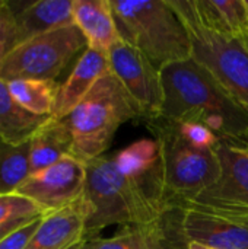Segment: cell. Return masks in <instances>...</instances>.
I'll return each instance as SVG.
<instances>
[{
	"label": "cell",
	"instance_id": "obj_31",
	"mask_svg": "<svg viewBox=\"0 0 248 249\" xmlns=\"http://www.w3.org/2000/svg\"><path fill=\"white\" fill-rule=\"evenodd\" d=\"M83 242V241H82ZM80 248V244H77V245H75V247H72V248H69V249H79Z\"/></svg>",
	"mask_w": 248,
	"mask_h": 249
},
{
	"label": "cell",
	"instance_id": "obj_32",
	"mask_svg": "<svg viewBox=\"0 0 248 249\" xmlns=\"http://www.w3.org/2000/svg\"><path fill=\"white\" fill-rule=\"evenodd\" d=\"M246 1V7H247V16H248V0H244Z\"/></svg>",
	"mask_w": 248,
	"mask_h": 249
},
{
	"label": "cell",
	"instance_id": "obj_27",
	"mask_svg": "<svg viewBox=\"0 0 248 249\" xmlns=\"http://www.w3.org/2000/svg\"><path fill=\"white\" fill-rule=\"evenodd\" d=\"M42 216L25 223L23 226H20L19 229H16L15 232H12L7 238H4L0 242V249H25L26 245L29 244L31 238L34 236L37 228L41 223Z\"/></svg>",
	"mask_w": 248,
	"mask_h": 249
},
{
	"label": "cell",
	"instance_id": "obj_17",
	"mask_svg": "<svg viewBox=\"0 0 248 249\" xmlns=\"http://www.w3.org/2000/svg\"><path fill=\"white\" fill-rule=\"evenodd\" d=\"M72 146L73 140L67 120L48 118L29 140L31 175L72 155Z\"/></svg>",
	"mask_w": 248,
	"mask_h": 249
},
{
	"label": "cell",
	"instance_id": "obj_14",
	"mask_svg": "<svg viewBox=\"0 0 248 249\" xmlns=\"http://www.w3.org/2000/svg\"><path fill=\"white\" fill-rule=\"evenodd\" d=\"M110 70L108 55L86 47L64 83L58 85L50 118L64 120Z\"/></svg>",
	"mask_w": 248,
	"mask_h": 249
},
{
	"label": "cell",
	"instance_id": "obj_22",
	"mask_svg": "<svg viewBox=\"0 0 248 249\" xmlns=\"http://www.w3.org/2000/svg\"><path fill=\"white\" fill-rule=\"evenodd\" d=\"M151 226H127L111 238H89L79 249H146Z\"/></svg>",
	"mask_w": 248,
	"mask_h": 249
},
{
	"label": "cell",
	"instance_id": "obj_13",
	"mask_svg": "<svg viewBox=\"0 0 248 249\" xmlns=\"http://www.w3.org/2000/svg\"><path fill=\"white\" fill-rule=\"evenodd\" d=\"M89 207L82 197L76 203L44 214L25 249H69L85 241Z\"/></svg>",
	"mask_w": 248,
	"mask_h": 249
},
{
	"label": "cell",
	"instance_id": "obj_10",
	"mask_svg": "<svg viewBox=\"0 0 248 249\" xmlns=\"http://www.w3.org/2000/svg\"><path fill=\"white\" fill-rule=\"evenodd\" d=\"M85 182L86 163L69 155L54 165L29 175L16 193L34 201L48 214L80 200Z\"/></svg>",
	"mask_w": 248,
	"mask_h": 249
},
{
	"label": "cell",
	"instance_id": "obj_16",
	"mask_svg": "<svg viewBox=\"0 0 248 249\" xmlns=\"http://www.w3.org/2000/svg\"><path fill=\"white\" fill-rule=\"evenodd\" d=\"M73 20L86 38L88 48L108 55L120 36L111 0H73Z\"/></svg>",
	"mask_w": 248,
	"mask_h": 249
},
{
	"label": "cell",
	"instance_id": "obj_12",
	"mask_svg": "<svg viewBox=\"0 0 248 249\" xmlns=\"http://www.w3.org/2000/svg\"><path fill=\"white\" fill-rule=\"evenodd\" d=\"M181 210V231L189 242L215 249H248V226L190 207Z\"/></svg>",
	"mask_w": 248,
	"mask_h": 249
},
{
	"label": "cell",
	"instance_id": "obj_24",
	"mask_svg": "<svg viewBox=\"0 0 248 249\" xmlns=\"http://www.w3.org/2000/svg\"><path fill=\"white\" fill-rule=\"evenodd\" d=\"M22 42L16 12L10 3L0 0V61Z\"/></svg>",
	"mask_w": 248,
	"mask_h": 249
},
{
	"label": "cell",
	"instance_id": "obj_33",
	"mask_svg": "<svg viewBox=\"0 0 248 249\" xmlns=\"http://www.w3.org/2000/svg\"><path fill=\"white\" fill-rule=\"evenodd\" d=\"M243 150H244V152H246V153L248 155V147H247V149H243Z\"/></svg>",
	"mask_w": 248,
	"mask_h": 249
},
{
	"label": "cell",
	"instance_id": "obj_30",
	"mask_svg": "<svg viewBox=\"0 0 248 249\" xmlns=\"http://www.w3.org/2000/svg\"><path fill=\"white\" fill-rule=\"evenodd\" d=\"M189 249H215V248H209V247H205V245H200V244L190 242V244H189Z\"/></svg>",
	"mask_w": 248,
	"mask_h": 249
},
{
	"label": "cell",
	"instance_id": "obj_2",
	"mask_svg": "<svg viewBox=\"0 0 248 249\" xmlns=\"http://www.w3.org/2000/svg\"><path fill=\"white\" fill-rule=\"evenodd\" d=\"M83 198L89 207L85 239L95 238L113 225L149 226L167 210L153 201L140 187L124 177L113 156H99L86 162Z\"/></svg>",
	"mask_w": 248,
	"mask_h": 249
},
{
	"label": "cell",
	"instance_id": "obj_5",
	"mask_svg": "<svg viewBox=\"0 0 248 249\" xmlns=\"http://www.w3.org/2000/svg\"><path fill=\"white\" fill-rule=\"evenodd\" d=\"M146 124L161 146L168 207L190 203L218 182L222 165L216 147H194L180 134L177 124L164 117L149 120Z\"/></svg>",
	"mask_w": 248,
	"mask_h": 249
},
{
	"label": "cell",
	"instance_id": "obj_29",
	"mask_svg": "<svg viewBox=\"0 0 248 249\" xmlns=\"http://www.w3.org/2000/svg\"><path fill=\"white\" fill-rule=\"evenodd\" d=\"M37 217H32V219H18V220H10V222H3L0 223V242L7 238L12 232H15L16 229H19L20 226H23L25 223L34 220Z\"/></svg>",
	"mask_w": 248,
	"mask_h": 249
},
{
	"label": "cell",
	"instance_id": "obj_20",
	"mask_svg": "<svg viewBox=\"0 0 248 249\" xmlns=\"http://www.w3.org/2000/svg\"><path fill=\"white\" fill-rule=\"evenodd\" d=\"M13 99L26 111L39 117H50L53 112L58 85L56 80L19 79L6 82Z\"/></svg>",
	"mask_w": 248,
	"mask_h": 249
},
{
	"label": "cell",
	"instance_id": "obj_19",
	"mask_svg": "<svg viewBox=\"0 0 248 249\" xmlns=\"http://www.w3.org/2000/svg\"><path fill=\"white\" fill-rule=\"evenodd\" d=\"M48 118L22 108L10 95L7 83L0 79V142L12 146L23 144Z\"/></svg>",
	"mask_w": 248,
	"mask_h": 249
},
{
	"label": "cell",
	"instance_id": "obj_25",
	"mask_svg": "<svg viewBox=\"0 0 248 249\" xmlns=\"http://www.w3.org/2000/svg\"><path fill=\"white\" fill-rule=\"evenodd\" d=\"M181 210L178 207H168L159 219L164 247L165 249H189V241L181 231Z\"/></svg>",
	"mask_w": 248,
	"mask_h": 249
},
{
	"label": "cell",
	"instance_id": "obj_11",
	"mask_svg": "<svg viewBox=\"0 0 248 249\" xmlns=\"http://www.w3.org/2000/svg\"><path fill=\"white\" fill-rule=\"evenodd\" d=\"M118 171L140 187L153 201L167 206L164 162L155 139H140L113 156Z\"/></svg>",
	"mask_w": 248,
	"mask_h": 249
},
{
	"label": "cell",
	"instance_id": "obj_4",
	"mask_svg": "<svg viewBox=\"0 0 248 249\" xmlns=\"http://www.w3.org/2000/svg\"><path fill=\"white\" fill-rule=\"evenodd\" d=\"M140 112L118 79L108 70L66 118L72 133V156L86 163L102 156L118 127Z\"/></svg>",
	"mask_w": 248,
	"mask_h": 249
},
{
	"label": "cell",
	"instance_id": "obj_1",
	"mask_svg": "<svg viewBox=\"0 0 248 249\" xmlns=\"http://www.w3.org/2000/svg\"><path fill=\"white\" fill-rule=\"evenodd\" d=\"M164 102L161 117L174 123H199L221 143L248 147V114L213 74L189 58L161 69Z\"/></svg>",
	"mask_w": 248,
	"mask_h": 249
},
{
	"label": "cell",
	"instance_id": "obj_18",
	"mask_svg": "<svg viewBox=\"0 0 248 249\" xmlns=\"http://www.w3.org/2000/svg\"><path fill=\"white\" fill-rule=\"evenodd\" d=\"M22 41L75 25L73 0H38L16 12Z\"/></svg>",
	"mask_w": 248,
	"mask_h": 249
},
{
	"label": "cell",
	"instance_id": "obj_7",
	"mask_svg": "<svg viewBox=\"0 0 248 249\" xmlns=\"http://www.w3.org/2000/svg\"><path fill=\"white\" fill-rule=\"evenodd\" d=\"M83 47H88V42L76 25L31 36L0 61V79L56 80Z\"/></svg>",
	"mask_w": 248,
	"mask_h": 249
},
{
	"label": "cell",
	"instance_id": "obj_15",
	"mask_svg": "<svg viewBox=\"0 0 248 249\" xmlns=\"http://www.w3.org/2000/svg\"><path fill=\"white\" fill-rule=\"evenodd\" d=\"M203 28L240 41L248 48V16L244 0H183Z\"/></svg>",
	"mask_w": 248,
	"mask_h": 249
},
{
	"label": "cell",
	"instance_id": "obj_6",
	"mask_svg": "<svg viewBox=\"0 0 248 249\" xmlns=\"http://www.w3.org/2000/svg\"><path fill=\"white\" fill-rule=\"evenodd\" d=\"M183 22L190 41L191 58L206 67L248 114V48L240 41L203 28L187 12L183 0H167Z\"/></svg>",
	"mask_w": 248,
	"mask_h": 249
},
{
	"label": "cell",
	"instance_id": "obj_28",
	"mask_svg": "<svg viewBox=\"0 0 248 249\" xmlns=\"http://www.w3.org/2000/svg\"><path fill=\"white\" fill-rule=\"evenodd\" d=\"M146 249H165V247H164L162 229H161L159 220L156 223H153L151 226V229H149V238H148Z\"/></svg>",
	"mask_w": 248,
	"mask_h": 249
},
{
	"label": "cell",
	"instance_id": "obj_26",
	"mask_svg": "<svg viewBox=\"0 0 248 249\" xmlns=\"http://www.w3.org/2000/svg\"><path fill=\"white\" fill-rule=\"evenodd\" d=\"M177 128L180 131V134L194 147L199 149H215L221 142L218 139V136L210 131L208 127H205L203 124L199 123H191V121H186V123H175Z\"/></svg>",
	"mask_w": 248,
	"mask_h": 249
},
{
	"label": "cell",
	"instance_id": "obj_21",
	"mask_svg": "<svg viewBox=\"0 0 248 249\" xmlns=\"http://www.w3.org/2000/svg\"><path fill=\"white\" fill-rule=\"evenodd\" d=\"M29 175V142L19 146L0 142V196L15 194Z\"/></svg>",
	"mask_w": 248,
	"mask_h": 249
},
{
	"label": "cell",
	"instance_id": "obj_9",
	"mask_svg": "<svg viewBox=\"0 0 248 249\" xmlns=\"http://www.w3.org/2000/svg\"><path fill=\"white\" fill-rule=\"evenodd\" d=\"M108 61L111 73L137 107L140 120L146 123L161 117L164 102L161 70L121 36L110 48Z\"/></svg>",
	"mask_w": 248,
	"mask_h": 249
},
{
	"label": "cell",
	"instance_id": "obj_8",
	"mask_svg": "<svg viewBox=\"0 0 248 249\" xmlns=\"http://www.w3.org/2000/svg\"><path fill=\"white\" fill-rule=\"evenodd\" d=\"M222 175L212 187L193 201L190 207L248 226V155L238 147L219 143L216 146Z\"/></svg>",
	"mask_w": 248,
	"mask_h": 249
},
{
	"label": "cell",
	"instance_id": "obj_23",
	"mask_svg": "<svg viewBox=\"0 0 248 249\" xmlns=\"http://www.w3.org/2000/svg\"><path fill=\"white\" fill-rule=\"evenodd\" d=\"M44 214L45 213L34 201L18 193L0 196V223L18 219H32Z\"/></svg>",
	"mask_w": 248,
	"mask_h": 249
},
{
	"label": "cell",
	"instance_id": "obj_3",
	"mask_svg": "<svg viewBox=\"0 0 248 249\" xmlns=\"http://www.w3.org/2000/svg\"><path fill=\"white\" fill-rule=\"evenodd\" d=\"M118 35L158 70L191 58L190 36L167 0H111Z\"/></svg>",
	"mask_w": 248,
	"mask_h": 249
}]
</instances>
